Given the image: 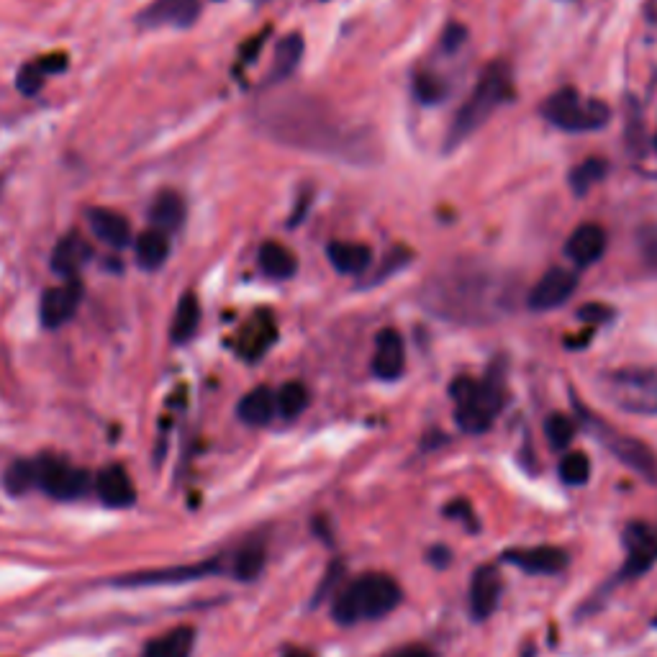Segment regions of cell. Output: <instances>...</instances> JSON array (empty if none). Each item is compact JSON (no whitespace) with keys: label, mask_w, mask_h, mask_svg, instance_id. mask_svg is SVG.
<instances>
[{"label":"cell","mask_w":657,"mask_h":657,"mask_svg":"<svg viewBox=\"0 0 657 657\" xmlns=\"http://www.w3.org/2000/svg\"><path fill=\"white\" fill-rule=\"evenodd\" d=\"M257 129L283 147L332 157L347 165H375L383 157L375 131L347 119L314 95H278L252 111Z\"/></svg>","instance_id":"obj_1"},{"label":"cell","mask_w":657,"mask_h":657,"mask_svg":"<svg viewBox=\"0 0 657 657\" xmlns=\"http://www.w3.org/2000/svg\"><path fill=\"white\" fill-rule=\"evenodd\" d=\"M516 275L475 257L439 265L419 291V303L437 319L462 326H488L504 321L519 306Z\"/></svg>","instance_id":"obj_2"},{"label":"cell","mask_w":657,"mask_h":657,"mask_svg":"<svg viewBox=\"0 0 657 657\" xmlns=\"http://www.w3.org/2000/svg\"><path fill=\"white\" fill-rule=\"evenodd\" d=\"M514 95V77H511V67L506 62H491V65L483 70V75L478 77L473 93L470 98L460 106V111L455 113L452 119L450 131H447V139H444V149L452 152L455 147H460L468 137H473L480 126L486 124L493 116L498 106L511 101Z\"/></svg>","instance_id":"obj_3"},{"label":"cell","mask_w":657,"mask_h":657,"mask_svg":"<svg viewBox=\"0 0 657 657\" xmlns=\"http://www.w3.org/2000/svg\"><path fill=\"white\" fill-rule=\"evenodd\" d=\"M403 591L391 575L365 573L337 591L332 604L334 622L352 627L360 622H378L398 609Z\"/></svg>","instance_id":"obj_4"},{"label":"cell","mask_w":657,"mask_h":657,"mask_svg":"<svg viewBox=\"0 0 657 657\" xmlns=\"http://www.w3.org/2000/svg\"><path fill=\"white\" fill-rule=\"evenodd\" d=\"M598 393L624 414L657 416V367H616L598 375Z\"/></svg>","instance_id":"obj_5"},{"label":"cell","mask_w":657,"mask_h":657,"mask_svg":"<svg viewBox=\"0 0 657 657\" xmlns=\"http://www.w3.org/2000/svg\"><path fill=\"white\" fill-rule=\"evenodd\" d=\"M452 398H455L457 427L468 434H483L491 429L496 416L504 409V385L496 375L483 380L457 378L452 383Z\"/></svg>","instance_id":"obj_6"},{"label":"cell","mask_w":657,"mask_h":657,"mask_svg":"<svg viewBox=\"0 0 657 657\" xmlns=\"http://www.w3.org/2000/svg\"><path fill=\"white\" fill-rule=\"evenodd\" d=\"M542 116L557 129L586 134V131L604 129L611 119V111L598 98H581L578 90L563 88L547 98V103L542 106Z\"/></svg>","instance_id":"obj_7"},{"label":"cell","mask_w":657,"mask_h":657,"mask_svg":"<svg viewBox=\"0 0 657 657\" xmlns=\"http://www.w3.org/2000/svg\"><path fill=\"white\" fill-rule=\"evenodd\" d=\"M588 419V432L604 444L606 450L622 462L624 468L632 470L634 475H640L642 480L657 486V455L650 444H645L642 439L629 437V434L619 432V429L609 427L606 421L596 419V416H586Z\"/></svg>","instance_id":"obj_8"},{"label":"cell","mask_w":657,"mask_h":657,"mask_svg":"<svg viewBox=\"0 0 657 657\" xmlns=\"http://www.w3.org/2000/svg\"><path fill=\"white\" fill-rule=\"evenodd\" d=\"M36 470H39L36 488H42L47 496L57 498V501H75V498L85 496L90 488L88 470L72 468L70 462L60 460V457H39Z\"/></svg>","instance_id":"obj_9"},{"label":"cell","mask_w":657,"mask_h":657,"mask_svg":"<svg viewBox=\"0 0 657 657\" xmlns=\"http://www.w3.org/2000/svg\"><path fill=\"white\" fill-rule=\"evenodd\" d=\"M219 560H208V563H193V565H172V568H157V570H139V573L121 575L113 581V586L119 588H144V586H178V583L201 581L208 575L219 573Z\"/></svg>","instance_id":"obj_10"},{"label":"cell","mask_w":657,"mask_h":657,"mask_svg":"<svg viewBox=\"0 0 657 657\" xmlns=\"http://www.w3.org/2000/svg\"><path fill=\"white\" fill-rule=\"evenodd\" d=\"M624 550H627V560H624L619 575L622 578H637V575L647 573L657 565V532L650 524L642 521H632L624 529Z\"/></svg>","instance_id":"obj_11"},{"label":"cell","mask_w":657,"mask_h":657,"mask_svg":"<svg viewBox=\"0 0 657 657\" xmlns=\"http://www.w3.org/2000/svg\"><path fill=\"white\" fill-rule=\"evenodd\" d=\"M201 16V0H154L152 6L139 13V26L144 29H190Z\"/></svg>","instance_id":"obj_12"},{"label":"cell","mask_w":657,"mask_h":657,"mask_svg":"<svg viewBox=\"0 0 657 657\" xmlns=\"http://www.w3.org/2000/svg\"><path fill=\"white\" fill-rule=\"evenodd\" d=\"M501 560L514 568L524 570L529 575H557L568 568L570 557L563 547L539 545V547H521V550L501 552Z\"/></svg>","instance_id":"obj_13"},{"label":"cell","mask_w":657,"mask_h":657,"mask_svg":"<svg viewBox=\"0 0 657 657\" xmlns=\"http://www.w3.org/2000/svg\"><path fill=\"white\" fill-rule=\"evenodd\" d=\"M575 288H578V278H575L570 270H565V267H552V270H547V273L537 280L532 291H529L527 303L534 311H552V308L563 306V303L573 296Z\"/></svg>","instance_id":"obj_14"},{"label":"cell","mask_w":657,"mask_h":657,"mask_svg":"<svg viewBox=\"0 0 657 657\" xmlns=\"http://www.w3.org/2000/svg\"><path fill=\"white\" fill-rule=\"evenodd\" d=\"M83 301V285L70 278L67 283L49 288L42 296V306H39V319L47 329H57V326L67 324L72 316L77 314V306Z\"/></svg>","instance_id":"obj_15"},{"label":"cell","mask_w":657,"mask_h":657,"mask_svg":"<svg viewBox=\"0 0 657 657\" xmlns=\"http://www.w3.org/2000/svg\"><path fill=\"white\" fill-rule=\"evenodd\" d=\"M498 601H501V575L493 565H483L475 570L470 581V616L475 622H488L498 609Z\"/></svg>","instance_id":"obj_16"},{"label":"cell","mask_w":657,"mask_h":657,"mask_svg":"<svg viewBox=\"0 0 657 657\" xmlns=\"http://www.w3.org/2000/svg\"><path fill=\"white\" fill-rule=\"evenodd\" d=\"M95 491L108 509H129L137 504V486L124 465H108L95 478Z\"/></svg>","instance_id":"obj_17"},{"label":"cell","mask_w":657,"mask_h":657,"mask_svg":"<svg viewBox=\"0 0 657 657\" xmlns=\"http://www.w3.org/2000/svg\"><path fill=\"white\" fill-rule=\"evenodd\" d=\"M406 370V344L396 329H383L375 339L373 373L380 380H398Z\"/></svg>","instance_id":"obj_18"},{"label":"cell","mask_w":657,"mask_h":657,"mask_svg":"<svg viewBox=\"0 0 657 657\" xmlns=\"http://www.w3.org/2000/svg\"><path fill=\"white\" fill-rule=\"evenodd\" d=\"M606 249V231L598 224H583L570 234L568 244H565V255L575 265L588 267L593 262L601 260Z\"/></svg>","instance_id":"obj_19"},{"label":"cell","mask_w":657,"mask_h":657,"mask_svg":"<svg viewBox=\"0 0 657 657\" xmlns=\"http://www.w3.org/2000/svg\"><path fill=\"white\" fill-rule=\"evenodd\" d=\"M275 339H278L275 321L270 319V314H260L242 329V334H239L237 339V350L244 360L255 362L273 347Z\"/></svg>","instance_id":"obj_20"},{"label":"cell","mask_w":657,"mask_h":657,"mask_svg":"<svg viewBox=\"0 0 657 657\" xmlns=\"http://www.w3.org/2000/svg\"><path fill=\"white\" fill-rule=\"evenodd\" d=\"M88 224L93 234L101 239L103 244L113 249H124L131 242V224L121 214L111 211V208H90Z\"/></svg>","instance_id":"obj_21"},{"label":"cell","mask_w":657,"mask_h":657,"mask_svg":"<svg viewBox=\"0 0 657 657\" xmlns=\"http://www.w3.org/2000/svg\"><path fill=\"white\" fill-rule=\"evenodd\" d=\"M90 255H93L90 244L85 242L83 237L70 234V237H65L60 244H57V247H54L52 270L57 275H62V278L70 280V278H75L77 270H80V267L90 260Z\"/></svg>","instance_id":"obj_22"},{"label":"cell","mask_w":657,"mask_h":657,"mask_svg":"<svg viewBox=\"0 0 657 657\" xmlns=\"http://www.w3.org/2000/svg\"><path fill=\"white\" fill-rule=\"evenodd\" d=\"M193 647H196V629L175 627L147 642L142 657H190Z\"/></svg>","instance_id":"obj_23"},{"label":"cell","mask_w":657,"mask_h":657,"mask_svg":"<svg viewBox=\"0 0 657 657\" xmlns=\"http://www.w3.org/2000/svg\"><path fill=\"white\" fill-rule=\"evenodd\" d=\"M326 255H329V262H332L334 270L342 275L365 273L367 265L373 262L370 247L360 242H332L329 249H326Z\"/></svg>","instance_id":"obj_24"},{"label":"cell","mask_w":657,"mask_h":657,"mask_svg":"<svg viewBox=\"0 0 657 657\" xmlns=\"http://www.w3.org/2000/svg\"><path fill=\"white\" fill-rule=\"evenodd\" d=\"M275 414H278V409H275V393L265 388V385L249 391L237 406V416L247 427H265V424L273 421Z\"/></svg>","instance_id":"obj_25"},{"label":"cell","mask_w":657,"mask_h":657,"mask_svg":"<svg viewBox=\"0 0 657 657\" xmlns=\"http://www.w3.org/2000/svg\"><path fill=\"white\" fill-rule=\"evenodd\" d=\"M149 221L157 231H178L185 221V203L178 193L172 190H162L160 196L154 198L152 206H149Z\"/></svg>","instance_id":"obj_26"},{"label":"cell","mask_w":657,"mask_h":657,"mask_svg":"<svg viewBox=\"0 0 657 657\" xmlns=\"http://www.w3.org/2000/svg\"><path fill=\"white\" fill-rule=\"evenodd\" d=\"M303 60V36L301 34H288L283 36L275 47L273 67H270V77H267V85L283 83L285 77H291L293 70L301 65Z\"/></svg>","instance_id":"obj_27"},{"label":"cell","mask_w":657,"mask_h":657,"mask_svg":"<svg viewBox=\"0 0 657 657\" xmlns=\"http://www.w3.org/2000/svg\"><path fill=\"white\" fill-rule=\"evenodd\" d=\"M257 260H260L262 273L270 275V278H275V280L293 278V275H296V270H298L296 255H293L288 247H283L280 242H265V244H262Z\"/></svg>","instance_id":"obj_28"},{"label":"cell","mask_w":657,"mask_h":657,"mask_svg":"<svg viewBox=\"0 0 657 657\" xmlns=\"http://www.w3.org/2000/svg\"><path fill=\"white\" fill-rule=\"evenodd\" d=\"M198 324H201V306H198V298L193 293H185L178 303V311H175V319L170 326V337L175 344L188 342L193 334H196Z\"/></svg>","instance_id":"obj_29"},{"label":"cell","mask_w":657,"mask_h":657,"mask_svg":"<svg viewBox=\"0 0 657 657\" xmlns=\"http://www.w3.org/2000/svg\"><path fill=\"white\" fill-rule=\"evenodd\" d=\"M167 255H170V237L165 231H144L137 239V262L144 270H157L165 265Z\"/></svg>","instance_id":"obj_30"},{"label":"cell","mask_w":657,"mask_h":657,"mask_svg":"<svg viewBox=\"0 0 657 657\" xmlns=\"http://www.w3.org/2000/svg\"><path fill=\"white\" fill-rule=\"evenodd\" d=\"M265 560L267 552L265 547H262V542H249V545H244L242 550L237 552V557H234L231 575L242 583L255 581V578H260L262 568H265Z\"/></svg>","instance_id":"obj_31"},{"label":"cell","mask_w":657,"mask_h":657,"mask_svg":"<svg viewBox=\"0 0 657 657\" xmlns=\"http://www.w3.org/2000/svg\"><path fill=\"white\" fill-rule=\"evenodd\" d=\"M308 406V388L298 380L285 383L278 393H275V409L283 419H298Z\"/></svg>","instance_id":"obj_32"},{"label":"cell","mask_w":657,"mask_h":657,"mask_svg":"<svg viewBox=\"0 0 657 657\" xmlns=\"http://www.w3.org/2000/svg\"><path fill=\"white\" fill-rule=\"evenodd\" d=\"M36 480H39L36 460H16L8 465L6 475H3V486L11 496H24L31 488H36Z\"/></svg>","instance_id":"obj_33"},{"label":"cell","mask_w":657,"mask_h":657,"mask_svg":"<svg viewBox=\"0 0 657 657\" xmlns=\"http://www.w3.org/2000/svg\"><path fill=\"white\" fill-rule=\"evenodd\" d=\"M557 473H560V480H563L565 486L581 488L591 478V460L583 452H568L560 460V465H557Z\"/></svg>","instance_id":"obj_34"},{"label":"cell","mask_w":657,"mask_h":657,"mask_svg":"<svg viewBox=\"0 0 657 657\" xmlns=\"http://www.w3.org/2000/svg\"><path fill=\"white\" fill-rule=\"evenodd\" d=\"M545 437L552 450L565 452L575 439V421L565 414H550L545 421Z\"/></svg>","instance_id":"obj_35"},{"label":"cell","mask_w":657,"mask_h":657,"mask_svg":"<svg viewBox=\"0 0 657 657\" xmlns=\"http://www.w3.org/2000/svg\"><path fill=\"white\" fill-rule=\"evenodd\" d=\"M604 178H606V162L593 157V160H586L583 165H578L573 172H570V185H573V190L578 196H586L588 190H591L596 183H601Z\"/></svg>","instance_id":"obj_36"},{"label":"cell","mask_w":657,"mask_h":657,"mask_svg":"<svg viewBox=\"0 0 657 657\" xmlns=\"http://www.w3.org/2000/svg\"><path fill=\"white\" fill-rule=\"evenodd\" d=\"M414 93L421 103H439L444 98V83L432 72H416Z\"/></svg>","instance_id":"obj_37"},{"label":"cell","mask_w":657,"mask_h":657,"mask_svg":"<svg viewBox=\"0 0 657 657\" xmlns=\"http://www.w3.org/2000/svg\"><path fill=\"white\" fill-rule=\"evenodd\" d=\"M44 75H49V72L44 70L42 60L34 62V65H26L24 70H18V90L24 95H34L44 85Z\"/></svg>","instance_id":"obj_38"},{"label":"cell","mask_w":657,"mask_h":657,"mask_svg":"<svg viewBox=\"0 0 657 657\" xmlns=\"http://www.w3.org/2000/svg\"><path fill=\"white\" fill-rule=\"evenodd\" d=\"M637 244H640V252L645 257V262L650 267L657 270V224H647L640 229V237H637Z\"/></svg>","instance_id":"obj_39"},{"label":"cell","mask_w":657,"mask_h":657,"mask_svg":"<svg viewBox=\"0 0 657 657\" xmlns=\"http://www.w3.org/2000/svg\"><path fill=\"white\" fill-rule=\"evenodd\" d=\"M578 316H581L583 321H609L611 316H614V311H611L609 306H604V303H586L583 308H578Z\"/></svg>","instance_id":"obj_40"},{"label":"cell","mask_w":657,"mask_h":657,"mask_svg":"<svg viewBox=\"0 0 657 657\" xmlns=\"http://www.w3.org/2000/svg\"><path fill=\"white\" fill-rule=\"evenodd\" d=\"M391 657H432V652H429L427 647H403L401 652H396V655Z\"/></svg>","instance_id":"obj_41"},{"label":"cell","mask_w":657,"mask_h":657,"mask_svg":"<svg viewBox=\"0 0 657 657\" xmlns=\"http://www.w3.org/2000/svg\"><path fill=\"white\" fill-rule=\"evenodd\" d=\"M283 657H316V655L308 650H288Z\"/></svg>","instance_id":"obj_42"},{"label":"cell","mask_w":657,"mask_h":657,"mask_svg":"<svg viewBox=\"0 0 657 657\" xmlns=\"http://www.w3.org/2000/svg\"><path fill=\"white\" fill-rule=\"evenodd\" d=\"M652 624H655V627H657V616H655V619H652Z\"/></svg>","instance_id":"obj_43"},{"label":"cell","mask_w":657,"mask_h":657,"mask_svg":"<svg viewBox=\"0 0 657 657\" xmlns=\"http://www.w3.org/2000/svg\"><path fill=\"white\" fill-rule=\"evenodd\" d=\"M655 149H657V137H655Z\"/></svg>","instance_id":"obj_44"}]
</instances>
